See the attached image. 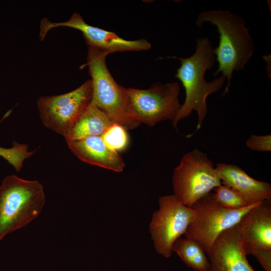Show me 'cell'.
I'll use <instances>...</instances> for the list:
<instances>
[{
    "label": "cell",
    "mask_w": 271,
    "mask_h": 271,
    "mask_svg": "<svg viewBox=\"0 0 271 271\" xmlns=\"http://www.w3.org/2000/svg\"><path fill=\"white\" fill-rule=\"evenodd\" d=\"M180 61V67L175 75L182 83L185 91V99L176 117L172 121L177 130L180 120L189 117L193 111L198 116L196 130L201 128L205 119L207 105L206 99L211 94L220 90L226 78L221 75L211 82H207L205 74L210 70L215 61L212 42L207 37H200L196 41L194 53L187 58L170 57Z\"/></svg>",
    "instance_id": "1"
},
{
    "label": "cell",
    "mask_w": 271,
    "mask_h": 271,
    "mask_svg": "<svg viewBox=\"0 0 271 271\" xmlns=\"http://www.w3.org/2000/svg\"><path fill=\"white\" fill-rule=\"evenodd\" d=\"M205 22L215 26L219 35L218 46L214 48L218 67L213 74L217 76L221 73L227 79L224 96L229 91L234 71L243 69L251 59L255 49L253 39L243 18L230 11L203 12L198 15L195 24L200 28Z\"/></svg>",
    "instance_id": "2"
},
{
    "label": "cell",
    "mask_w": 271,
    "mask_h": 271,
    "mask_svg": "<svg viewBox=\"0 0 271 271\" xmlns=\"http://www.w3.org/2000/svg\"><path fill=\"white\" fill-rule=\"evenodd\" d=\"M42 185L9 175L0 186V240L38 216L45 204Z\"/></svg>",
    "instance_id": "3"
},
{
    "label": "cell",
    "mask_w": 271,
    "mask_h": 271,
    "mask_svg": "<svg viewBox=\"0 0 271 271\" xmlns=\"http://www.w3.org/2000/svg\"><path fill=\"white\" fill-rule=\"evenodd\" d=\"M108 52L88 46L86 65L91 77L92 102L113 123L126 130L140 124L132 120L127 111L125 88L119 85L110 73L105 63Z\"/></svg>",
    "instance_id": "4"
},
{
    "label": "cell",
    "mask_w": 271,
    "mask_h": 271,
    "mask_svg": "<svg viewBox=\"0 0 271 271\" xmlns=\"http://www.w3.org/2000/svg\"><path fill=\"white\" fill-rule=\"evenodd\" d=\"M172 180L173 195L190 208L222 184L213 163L197 149L183 156Z\"/></svg>",
    "instance_id": "5"
},
{
    "label": "cell",
    "mask_w": 271,
    "mask_h": 271,
    "mask_svg": "<svg viewBox=\"0 0 271 271\" xmlns=\"http://www.w3.org/2000/svg\"><path fill=\"white\" fill-rule=\"evenodd\" d=\"M177 82L156 83L148 89L125 88L129 117L140 124L153 126L159 122L174 120L182 104Z\"/></svg>",
    "instance_id": "6"
},
{
    "label": "cell",
    "mask_w": 271,
    "mask_h": 271,
    "mask_svg": "<svg viewBox=\"0 0 271 271\" xmlns=\"http://www.w3.org/2000/svg\"><path fill=\"white\" fill-rule=\"evenodd\" d=\"M258 203L241 209H230L217 203L211 192L192 206L196 215L189 225L185 237L198 242L208 256L219 235L239 223L243 216Z\"/></svg>",
    "instance_id": "7"
},
{
    "label": "cell",
    "mask_w": 271,
    "mask_h": 271,
    "mask_svg": "<svg viewBox=\"0 0 271 271\" xmlns=\"http://www.w3.org/2000/svg\"><path fill=\"white\" fill-rule=\"evenodd\" d=\"M159 202V209L153 214L149 230L156 251L168 258L173 253V243L185 234L196 212L174 195L162 196Z\"/></svg>",
    "instance_id": "8"
},
{
    "label": "cell",
    "mask_w": 271,
    "mask_h": 271,
    "mask_svg": "<svg viewBox=\"0 0 271 271\" xmlns=\"http://www.w3.org/2000/svg\"><path fill=\"white\" fill-rule=\"evenodd\" d=\"M92 97L91 79L69 92L41 96L37 103L40 119L46 127L65 136L91 103Z\"/></svg>",
    "instance_id": "9"
},
{
    "label": "cell",
    "mask_w": 271,
    "mask_h": 271,
    "mask_svg": "<svg viewBox=\"0 0 271 271\" xmlns=\"http://www.w3.org/2000/svg\"><path fill=\"white\" fill-rule=\"evenodd\" d=\"M65 27L80 31L88 46H92L109 54L116 52L140 51L150 49L151 44L146 40H126L115 33L87 24L78 13L73 14L66 22L53 23L47 18L40 24V38L43 40L48 32L52 29Z\"/></svg>",
    "instance_id": "10"
},
{
    "label": "cell",
    "mask_w": 271,
    "mask_h": 271,
    "mask_svg": "<svg viewBox=\"0 0 271 271\" xmlns=\"http://www.w3.org/2000/svg\"><path fill=\"white\" fill-rule=\"evenodd\" d=\"M208 257L210 271H255L242 247L240 222L219 235Z\"/></svg>",
    "instance_id": "11"
},
{
    "label": "cell",
    "mask_w": 271,
    "mask_h": 271,
    "mask_svg": "<svg viewBox=\"0 0 271 271\" xmlns=\"http://www.w3.org/2000/svg\"><path fill=\"white\" fill-rule=\"evenodd\" d=\"M245 254L256 249H271V200L258 203L240 221Z\"/></svg>",
    "instance_id": "12"
},
{
    "label": "cell",
    "mask_w": 271,
    "mask_h": 271,
    "mask_svg": "<svg viewBox=\"0 0 271 271\" xmlns=\"http://www.w3.org/2000/svg\"><path fill=\"white\" fill-rule=\"evenodd\" d=\"M66 142L71 152L83 162L117 172H122L124 168L120 155L109 149L100 136Z\"/></svg>",
    "instance_id": "13"
},
{
    "label": "cell",
    "mask_w": 271,
    "mask_h": 271,
    "mask_svg": "<svg viewBox=\"0 0 271 271\" xmlns=\"http://www.w3.org/2000/svg\"><path fill=\"white\" fill-rule=\"evenodd\" d=\"M215 170L222 184L244 196L250 205L271 200V184L258 181L234 164L218 163Z\"/></svg>",
    "instance_id": "14"
},
{
    "label": "cell",
    "mask_w": 271,
    "mask_h": 271,
    "mask_svg": "<svg viewBox=\"0 0 271 271\" xmlns=\"http://www.w3.org/2000/svg\"><path fill=\"white\" fill-rule=\"evenodd\" d=\"M113 123L92 101L64 137L66 141L100 136Z\"/></svg>",
    "instance_id": "15"
},
{
    "label": "cell",
    "mask_w": 271,
    "mask_h": 271,
    "mask_svg": "<svg viewBox=\"0 0 271 271\" xmlns=\"http://www.w3.org/2000/svg\"><path fill=\"white\" fill-rule=\"evenodd\" d=\"M172 250L195 271H210L208 257L201 245L195 240L181 236L173 243Z\"/></svg>",
    "instance_id": "16"
},
{
    "label": "cell",
    "mask_w": 271,
    "mask_h": 271,
    "mask_svg": "<svg viewBox=\"0 0 271 271\" xmlns=\"http://www.w3.org/2000/svg\"><path fill=\"white\" fill-rule=\"evenodd\" d=\"M213 190L215 201L226 208L239 209L250 205L244 196L230 187L222 184Z\"/></svg>",
    "instance_id": "17"
},
{
    "label": "cell",
    "mask_w": 271,
    "mask_h": 271,
    "mask_svg": "<svg viewBox=\"0 0 271 271\" xmlns=\"http://www.w3.org/2000/svg\"><path fill=\"white\" fill-rule=\"evenodd\" d=\"M100 137L109 149L117 152L124 150L129 143L126 129L117 123L111 125Z\"/></svg>",
    "instance_id": "18"
},
{
    "label": "cell",
    "mask_w": 271,
    "mask_h": 271,
    "mask_svg": "<svg viewBox=\"0 0 271 271\" xmlns=\"http://www.w3.org/2000/svg\"><path fill=\"white\" fill-rule=\"evenodd\" d=\"M34 152L28 151L27 144H20L16 141H13V147L11 148L0 147V157L12 165L17 172L22 169L25 160L31 157Z\"/></svg>",
    "instance_id": "19"
},
{
    "label": "cell",
    "mask_w": 271,
    "mask_h": 271,
    "mask_svg": "<svg viewBox=\"0 0 271 271\" xmlns=\"http://www.w3.org/2000/svg\"><path fill=\"white\" fill-rule=\"evenodd\" d=\"M246 146L252 151L270 152L271 136L252 134L246 141Z\"/></svg>",
    "instance_id": "20"
},
{
    "label": "cell",
    "mask_w": 271,
    "mask_h": 271,
    "mask_svg": "<svg viewBox=\"0 0 271 271\" xmlns=\"http://www.w3.org/2000/svg\"><path fill=\"white\" fill-rule=\"evenodd\" d=\"M251 254L258 261L264 271H271V249H256Z\"/></svg>",
    "instance_id": "21"
}]
</instances>
